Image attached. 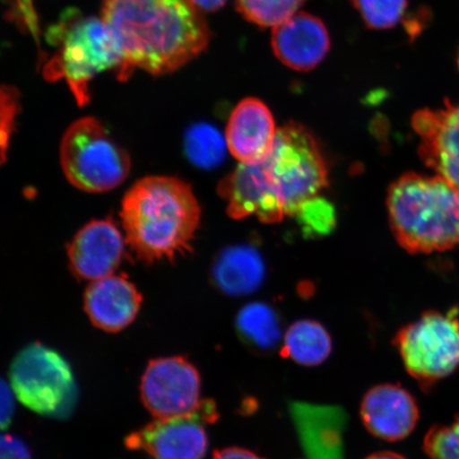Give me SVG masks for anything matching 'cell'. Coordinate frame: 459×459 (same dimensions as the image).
Returning a JSON list of instances; mask_svg holds the SVG:
<instances>
[{
    "label": "cell",
    "instance_id": "obj_20",
    "mask_svg": "<svg viewBox=\"0 0 459 459\" xmlns=\"http://www.w3.org/2000/svg\"><path fill=\"white\" fill-rule=\"evenodd\" d=\"M226 137L210 125L200 124L187 131L186 152L194 164L203 169L221 164L226 151Z\"/></svg>",
    "mask_w": 459,
    "mask_h": 459
},
{
    "label": "cell",
    "instance_id": "obj_21",
    "mask_svg": "<svg viewBox=\"0 0 459 459\" xmlns=\"http://www.w3.org/2000/svg\"><path fill=\"white\" fill-rule=\"evenodd\" d=\"M306 0H237V9L247 21L261 27L282 24L297 13Z\"/></svg>",
    "mask_w": 459,
    "mask_h": 459
},
{
    "label": "cell",
    "instance_id": "obj_2",
    "mask_svg": "<svg viewBox=\"0 0 459 459\" xmlns=\"http://www.w3.org/2000/svg\"><path fill=\"white\" fill-rule=\"evenodd\" d=\"M101 13L122 51L120 82L135 70L174 73L210 43L209 26L191 0H103Z\"/></svg>",
    "mask_w": 459,
    "mask_h": 459
},
{
    "label": "cell",
    "instance_id": "obj_4",
    "mask_svg": "<svg viewBox=\"0 0 459 459\" xmlns=\"http://www.w3.org/2000/svg\"><path fill=\"white\" fill-rule=\"evenodd\" d=\"M387 209L394 238L410 254L459 245V192L443 178L402 176L388 189Z\"/></svg>",
    "mask_w": 459,
    "mask_h": 459
},
{
    "label": "cell",
    "instance_id": "obj_1",
    "mask_svg": "<svg viewBox=\"0 0 459 459\" xmlns=\"http://www.w3.org/2000/svg\"><path fill=\"white\" fill-rule=\"evenodd\" d=\"M328 185L329 168L317 140L300 124L290 123L278 129L265 157L240 163L218 192L233 220L255 216L275 223L296 216Z\"/></svg>",
    "mask_w": 459,
    "mask_h": 459
},
{
    "label": "cell",
    "instance_id": "obj_17",
    "mask_svg": "<svg viewBox=\"0 0 459 459\" xmlns=\"http://www.w3.org/2000/svg\"><path fill=\"white\" fill-rule=\"evenodd\" d=\"M264 274L265 268L260 255L246 247L223 251L213 268L216 285L230 296L251 294L261 286Z\"/></svg>",
    "mask_w": 459,
    "mask_h": 459
},
{
    "label": "cell",
    "instance_id": "obj_23",
    "mask_svg": "<svg viewBox=\"0 0 459 459\" xmlns=\"http://www.w3.org/2000/svg\"><path fill=\"white\" fill-rule=\"evenodd\" d=\"M429 459H459V416L447 426H435L424 438Z\"/></svg>",
    "mask_w": 459,
    "mask_h": 459
},
{
    "label": "cell",
    "instance_id": "obj_24",
    "mask_svg": "<svg viewBox=\"0 0 459 459\" xmlns=\"http://www.w3.org/2000/svg\"><path fill=\"white\" fill-rule=\"evenodd\" d=\"M20 111L19 91L13 86L0 85V165L7 160L11 137Z\"/></svg>",
    "mask_w": 459,
    "mask_h": 459
},
{
    "label": "cell",
    "instance_id": "obj_25",
    "mask_svg": "<svg viewBox=\"0 0 459 459\" xmlns=\"http://www.w3.org/2000/svg\"><path fill=\"white\" fill-rule=\"evenodd\" d=\"M333 206L318 197L307 201L302 205L297 215L303 221L304 228H311L318 233L329 232L335 223Z\"/></svg>",
    "mask_w": 459,
    "mask_h": 459
},
{
    "label": "cell",
    "instance_id": "obj_26",
    "mask_svg": "<svg viewBox=\"0 0 459 459\" xmlns=\"http://www.w3.org/2000/svg\"><path fill=\"white\" fill-rule=\"evenodd\" d=\"M17 19H19L21 25L24 27L25 30L31 34L34 41L39 44V19L32 4V0H14Z\"/></svg>",
    "mask_w": 459,
    "mask_h": 459
},
{
    "label": "cell",
    "instance_id": "obj_32",
    "mask_svg": "<svg viewBox=\"0 0 459 459\" xmlns=\"http://www.w3.org/2000/svg\"><path fill=\"white\" fill-rule=\"evenodd\" d=\"M458 66H459V57H458Z\"/></svg>",
    "mask_w": 459,
    "mask_h": 459
},
{
    "label": "cell",
    "instance_id": "obj_7",
    "mask_svg": "<svg viewBox=\"0 0 459 459\" xmlns=\"http://www.w3.org/2000/svg\"><path fill=\"white\" fill-rule=\"evenodd\" d=\"M9 377L15 397L39 415L65 419L76 409L78 387L72 367L45 344L32 342L22 349Z\"/></svg>",
    "mask_w": 459,
    "mask_h": 459
},
{
    "label": "cell",
    "instance_id": "obj_6",
    "mask_svg": "<svg viewBox=\"0 0 459 459\" xmlns=\"http://www.w3.org/2000/svg\"><path fill=\"white\" fill-rule=\"evenodd\" d=\"M60 160L68 182L88 193L112 191L127 179L131 160L99 119L74 122L62 137Z\"/></svg>",
    "mask_w": 459,
    "mask_h": 459
},
{
    "label": "cell",
    "instance_id": "obj_10",
    "mask_svg": "<svg viewBox=\"0 0 459 459\" xmlns=\"http://www.w3.org/2000/svg\"><path fill=\"white\" fill-rule=\"evenodd\" d=\"M199 372L182 357L160 358L149 361L141 382V398L147 411L156 418L192 414L200 402Z\"/></svg>",
    "mask_w": 459,
    "mask_h": 459
},
{
    "label": "cell",
    "instance_id": "obj_12",
    "mask_svg": "<svg viewBox=\"0 0 459 459\" xmlns=\"http://www.w3.org/2000/svg\"><path fill=\"white\" fill-rule=\"evenodd\" d=\"M111 218L93 221L68 245L71 272L78 280L95 281L111 275L125 255L126 239Z\"/></svg>",
    "mask_w": 459,
    "mask_h": 459
},
{
    "label": "cell",
    "instance_id": "obj_5",
    "mask_svg": "<svg viewBox=\"0 0 459 459\" xmlns=\"http://www.w3.org/2000/svg\"><path fill=\"white\" fill-rule=\"evenodd\" d=\"M46 39L56 51L46 62L43 76L50 82L65 80L79 106L90 101L91 80L122 65V51L106 22L76 9L65 11Z\"/></svg>",
    "mask_w": 459,
    "mask_h": 459
},
{
    "label": "cell",
    "instance_id": "obj_22",
    "mask_svg": "<svg viewBox=\"0 0 459 459\" xmlns=\"http://www.w3.org/2000/svg\"><path fill=\"white\" fill-rule=\"evenodd\" d=\"M367 27L389 29L403 20L409 2L407 0H352Z\"/></svg>",
    "mask_w": 459,
    "mask_h": 459
},
{
    "label": "cell",
    "instance_id": "obj_19",
    "mask_svg": "<svg viewBox=\"0 0 459 459\" xmlns=\"http://www.w3.org/2000/svg\"><path fill=\"white\" fill-rule=\"evenodd\" d=\"M287 357L302 366H318L329 358L332 341L328 331L317 321L299 320L287 330L283 338Z\"/></svg>",
    "mask_w": 459,
    "mask_h": 459
},
{
    "label": "cell",
    "instance_id": "obj_8",
    "mask_svg": "<svg viewBox=\"0 0 459 459\" xmlns=\"http://www.w3.org/2000/svg\"><path fill=\"white\" fill-rule=\"evenodd\" d=\"M407 372L424 390L459 370V314L424 313L402 328L394 341Z\"/></svg>",
    "mask_w": 459,
    "mask_h": 459
},
{
    "label": "cell",
    "instance_id": "obj_15",
    "mask_svg": "<svg viewBox=\"0 0 459 459\" xmlns=\"http://www.w3.org/2000/svg\"><path fill=\"white\" fill-rule=\"evenodd\" d=\"M143 297L126 274L91 281L84 294L86 315L96 328L117 333L136 318Z\"/></svg>",
    "mask_w": 459,
    "mask_h": 459
},
{
    "label": "cell",
    "instance_id": "obj_11",
    "mask_svg": "<svg viewBox=\"0 0 459 459\" xmlns=\"http://www.w3.org/2000/svg\"><path fill=\"white\" fill-rule=\"evenodd\" d=\"M412 127L420 136L419 157L459 192V105L418 111Z\"/></svg>",
    "mask_w": 459,
    "mask_h": 459
},
{
    "label": "cell",
    "instance_id": "obj_16",
    "mask_svg": "<svg viewBox=\"0 0 459 459\" xmlns=\"http://www.w3.org/2000/svg\"><path fill=\"white\" fill-rule=\"evenodd\" d=\"M273 115L262 100L249 97L234 108L226 129L230 152L240 163L265 157L277 134Z\"/></svg>",
    "mask_w": 459,
    "mask_h": 459
},
{
    "label": "cell",
    "instance_id": "obj_28",
    "mask_svg": "<svg viewBox=\"0 0 459 459\" xmlns=\"http://www.w3.org/2000/svg\"><path fill=\"white\" fill-rule=\"evenodd\" d=\"M14 393L0 377V430L7 429L13 421L15 411Z\"/></svg>",
    "mask_w": 459,
    "mask_h": 459
},
{
    "label": "cell",
    "instance_id": "obj_31",
    "mask_svg": "<svg viewBox=\"0 0 459 459\" xmlns=\"http://www.w3.org/2000/svg\"><path fill=\"white\" fill-rule=\"evenodd\" d=\"M366 459H406L405 457L394 452H377Z\"/></svg>",
    "mask_w": 459,
    "mask_h": 459
},
{
    "label": "cell",
    "instance_id": "obj_13",
    "mask_svg": "<svg viewBox=\"0 0 459 459\" xmlns=\"http://www.w3.org/2000/svg\"><path fill=\"white\" fill-rule=\"evenodd\" d=\"M272 45L275 56L287 67L308 72L330 50V37L324 22L312 14L296 13L273 27Z\"/></svg>",
    "mask_w": 459,
    "mask_h": 459
},
{
    "label": "cell",
    "instance_id": "obj_9",
    "mask_svg": "<svg viewBox=\"0 0 459 459\" xmlns=\"http://www.w3.org/2000/svg\"><path fill=\"white\" fill-rule=\"evenodd\" d=\"M212 417L213 405L203 402L192 414L157 418L127 436L125 445L151 459H204L209 445L204 424Z\"/></svg>",
    "mask_w": 459,
    "mask_h": 459
},
{
    "label": "cell",
    "instance_id": "obj_30",
    "mask_svg": "<svg viewBox=\"0 0 459 459\" xmlns=\"http://www.w3.org/2000/svg\"><path fill=\"white\" fill-rule=\"evenodd\" d=\"M201 13H215L225 5L228 0H191Z\"/></svg>",
    "mask_w": 459,
    "mask_h": 459
},
{
    "label": "cell",
    "instance_id": "obj_18",
    "mask_svg": "<svg viewBox=\"0 0 459 459\" xmlns=\"http://www.w3.org/2000/svg\"><path fill=\"white\" fill-rule=\"evenodd\" d=\"M235 325L240 340L255 351H273L283 342L280 315L268 304H248L240 309Z\"/></svg>",
    "mask_w": 459,
    "mask_h": 459
},
{
    "label": "cell",
    "instance_id": "obj_27",
    "mask_svg": "<svg viewBox=\"0 0 459 459\" xmlns=\"http://www.w3.org/2000/svg\"><path fill=\"white\" fill-rule=\"evenodd\" d=\"M0 459H32L28 446L14 435H0Z\"/></svg>",
    "mask_w": 459,
    "mask_h": 459
},
{
    "label": "cell",
    "instance_id": "obj_14",
    "mask_svg": "<svg viewBox=\"0 0 459 459\" xmlns=\"http://www.w3.org/2000/svg\"><path fill=\"white\" fill-rule=\"evenodd\" d=\"M365 427L376 437L399 441L417 426L419 409L412 395L404 388L383 384L369 390L360 405Z\"/></svg>",
    "mask_w": 459,
    "mask_h": 459
},
{
    "label": "cell",
    "instance_id": "obj_29",
    "mask_svg": "<svg viewBox=\"0 0 459 459\" xmlns=\"http://www.w3.org/2000/svg\"><path fill=\"white\" fill-rule=\"evenodd\" d=\"M213 459H263L249 450L242 449V447H228L216 451Z\"/></svg>",
    "mask_w": 459,
    "mask_h": 459
},
{
    "label": "cell",
    "instance_id": "obj_3",
    "mask_svg": "<svg viewBox=\"0 0 459 459\" xmlns=\"http://www.w3.org/2000/svg\"><path fill=\"white\" fill-rule=\"evenodd\" d=\"M201 209L191 186L175 177L143 178L125 195L122 218L126 244L137 260H174L191 250Z\"/></svg>",
    "mask_w": 459,
    "mask_h": 459
}]
</instances>
